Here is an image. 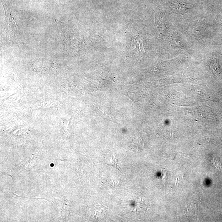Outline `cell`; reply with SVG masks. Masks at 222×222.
Masks as SVG:
<instances>
[{
	"instance_id": "cell-1",
	"label": "cell",
	"mask_w": 222,
	"mask_h": 222,
	"mask_svg": "<svg viewBox=\"0 0 222 222\" xmlns=\"http://www.w3.org/2000/svg\"><path fill=\"white\" fill-rule=\"evenodd\" d=\"M101 179L102 183L104 185H106L107 186H111V187H115L119 185V181H115V180L112 179H107L106 178H104L100 176Z\"/></svg>"
},
{
	"instance_id": "cell-2",
	"label": "cell",
	"mask_w": 222,
	"mask_h": 222,
	"mask_svg": "<svg viewBox=\"0 0 222 222\" xmlns=\"http://www.w3.org/2000/svg\"><path fill=\"white\" fill-rule=\"evenodd\" d=\"M107 165H111L115 167V168L117 169L118 170L120 171L119 169V168L118 167V159L116 157L115 155H113L112 157H111V162L110 163H107Z\"/></svg>"
}]
</instances>
